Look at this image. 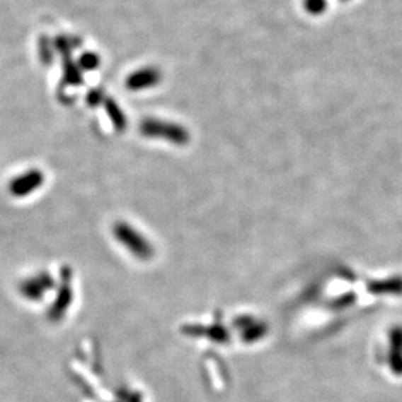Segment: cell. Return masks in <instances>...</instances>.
<instances>
[{
    "label": "cell",
    "instance_id": "obj_3",
    "mask_svg": "<svg viewBox=\"0 0 402 402\" xmlns=\"http://www.w3.org/2000/svg\"><path fill=\"white\" fill-rule=\"evenodd\" d=\"M42 181L43 177L41 173L32 171V172L26 173L25 176H21L17 180L13 181L11 184V189H12V193H15L16 196H23V194L37 189L42 184Z\"/></svg>",
    "mask_w": 402,
    "mask_h": 402
},
{
    "label": "cell",
    "instance_id": "obj_4",
    "mask_svg": "<svg viewBox=\"0 0 402 402\" xmlns=\"http://www.w3.org/2000/svg\"><path fill=\"white\" fill-rule=\"evenodd\" d=\"M391 363L394 371L402 372V329H396L392 333Z\"/></svg>",
    "mask_w": 402,
    "mask_h": 402
},
{
    "label": "cell",
    "instance_id": "obj_1",
    "mask_svg": "<svg viewBox=\"0 0 402 402\" xmlns=\"http://www.w3.org/2000/svg\"><path fill=\"white\" fill-rule=\"evenodd\" d=\"M142 133L147 137L162 138V140L170 141L176 145H183L190 140L188 133L183 126H179L176 124L166 123L162 120H154V119L144 122L142 125Z\"/></svg>",
    "mask_w": 402,
    "mask_h": 402
},
{
    "label": "cell",
    "instance_id": "obj_5",
    "mask_svg": "<svg viewBox=\"0 0 402 402\" xmlns=\"http://www.w3.org/2000/svg\"><path fill=\"white\" fill-rule=\"evenodd\" d=\"M83 63H84L85 68L92 69V68H96L97 64H98V58H96L92 54H88L83 58Z\"/></svg>",
    "mask_w": 402,
    "mask_h": 402
},
{
    "label": "cell",
    "instance_id": "obj_6",
    "mask_svg": "<svg viewBox=\"0 0 402 402\" xmlns=\"http://www.w3.org/2000/svg\"><path fill=\"white\" fill-rule=\"evenodd\" d=\"M323 4V0H306V6L309 11H312V12H316L321 7Z\"/></svg>",
    "mask_w": 402,
    "mask_h": 402
},
{
    "label": "cell",
    "instance_id": "obj_2",
    "mask_svg": "<svg viewBox=\"0 0 402 402\" xmlns=\"http://www.w3.org/2000/svg\"><path fill=\"white\" fill-rule=\"evenodd\" d=\"M161 73L156 68H144L127 78V86L131 90H143L159 83Z\"/></svg>",
    "mask_w": 402,
    "mask_h": 402
}]
</instances>
